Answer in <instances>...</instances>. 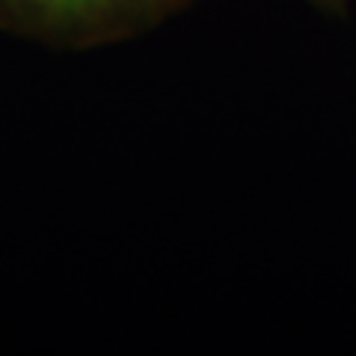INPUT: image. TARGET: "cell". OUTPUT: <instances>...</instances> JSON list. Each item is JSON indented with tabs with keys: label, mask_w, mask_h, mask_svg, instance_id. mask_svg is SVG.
<instances>
[{
	"label": "cell",
	"mask_w": 356,
	"mask_h": 356,
	"mask_svg": "<svg viewBox=\"0 0 356 356\" xmlns=\"http://www.w3.org/2000/svg\"><path fill=\"white\" fill-rule=\"evenodd\" d=\"M315 9H321L324 15H332V18H344L348 15V0H309Z\"/></svg>",
	"instance_id": "2"
},
{
	"label": "cell",
	"mask_w": 356,
	"mask_h": 356,
	"mask_svg": "<svg viewBox=\"0 0 356 356\" xmlns=\"http://www.w3.org/2000/svg\"><path fill=\"white\" fill-rule=\"evenodd\" d=\"M193 0H0V30L54 48L86 51L134 39Z\"/></svg>",
	"instance_id": "1"
}]
</instances>
